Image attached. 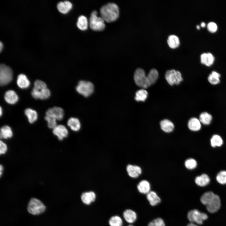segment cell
<instances>
[{"mask_svg": "<svg viewBox=\"0 0 226 226\" xmlns=\"http://www.w3.org/2000/svg\"><path fill=\"white\" fill-rule=\"evenodd\" d=\"M100 11L101 17L107 22L116 20L119 15V8L117 4L114 3H109L103 5Z\"/></svg>", "mask_w": 226, "mask_h": 226, "instance_id": "cell-2", "label": "cell"}, {"mask_svg": "<svg viewBox=\"0 0 226 226\" xmlns=\"http://www.w3.org/2000/svg\"><path fill=\"white\" fill-rule=\"evenodd\" d=\"M46 88H47L46 84L41 80H37L35 81L34 83L33 89L40 90Z\"/></svg>", "mask_w": 226, "mask_h": 226, "instance_id": "cell-39", "label": "cell"}, {"mask_svg": "<svg viewBox=\"0 0 226 226\" xmlns=\"http://www.w3.org/2000/svg\"><path fill=\"white\" fill-rule=\"evenodd\" d=\"M201 202L206 207L207 210L213 213L217 212L220 208L221 202L217 195L211 191L204 193L201 196Z\"/></svg>", "mask_w": 226, "mask_h": 226, "instance_id": "cell-1", "label": "cell"}, {"mask_svg": "<svg viewBox=\"0 0 226 226\" xmlns=\"http://www.w3.org/2000/svg\"><path fill=\"white\" fill-rule=\"evenodd\" d=\"M165 78L171 85L179 84L182 81L181 73L178 71L171 69L167 71L165 73Z\"/></svg>", "mask_w": 226, "mask_h": 226, "instance_id": "cell-8", "label": "cell"}, {"mask_svg": "<svg viewBox=\"0 0 226 226\" xmlns=\"http://www.w3.org/2000/svg\"><path fill=\"white\" fill-rule=\"evenodd\" d=\"M13 136V132L9 126H4L1 128L0 137L1 139H7L11 138Z\"/></svg>", "mask_w": 226, "mask_h": 226, "instance_id": "cell-25", "label": "cell"}, {"mask_svg": "<svg viewBox=\"0 0 226 226\" xmlns=\"http://www.w3.org/2000/svg\"><path fill=\"white\" fill-rule=\"evenodd\" d=\"M134 79L136 84L141 88L145 89L151 85L145 75L144 70L141 68L136 69L134 73Z\"/></svg>", "mask_w": 226, "mask_h": 226, "instance_id": "cell-5", "label": "cell"}, {"mask_svg": "<svg viewBox=\"0 0 226 226\" xmlns=\"http://www.w3.org/2000/svg\"><path fill=\"white\" fill-rule=\"evenodd\" d=\"M210 142L212 147L213 148L219 147L223 144V140L220 135L215 134L213 135L211 137Z\"/></svg>", "mask_w": 226, "mask_h": 226, "instance_id": "cell-23", "label": "cell"}, {"mask_svg": "<svg viewBox=\"0 0 226 226\" xmlns=\"http://www.w3.org/2000/svg\"><path fill=\"white\" fill-rule=\"evenodd\" d=\"M13 72L10 67L2 64L0 66V85L4 86L12 80Z\"/></svg>", "mask_w": 226, "mask_h": 226, "instance_id": "cell-7", "label": "cell"}, {"mask_svg": "<svg viewBox=\"0 0 226 226\" xmlns=\"http://www.w3.org/2000/svg\"><path fill=\"white\" fill-rule=\"evenodd\" d=\"M64 114L63 109L61 107L56 106L48 109L46 112V116L52 117L59 121L63 119Z\"/></svg>", "mask_w": 226, "mask_h": 226, "instance_id": "cell-11", "label": "cell"}, {"mask_svg": "<svg viewBox=\"0 0 226 226\" xmlns=\"http://www.w3.org/2000/svg\"><path fill=\"white\" fill-rule=\"evenodd\" d=\"M167 42L170 47L173 49L178 47L180 44L178 37L174 35H171L168 36Z\"/></svg>", "mask_w": 226, "mask_h": 226, "instance_id": "cell-28", "label": "cell"}, {"mask_svg": "<svg viewBox=\"0 0 226 226\" xmlns=\"http://www.w3.org/2000/svg\"><path fill=\"white\" fill-rule=\"evenodd\" d=\"M88 21L85 16L81 15L78 17L77 25L80 30H86L88 28Z\"/></svg>", "mask_w": 226, "mask_h": 226, "instance_id": "cell-29", "label": "cell"}, {"mask_svg": "<svg viewBox=\"0 0 226 226\" xmlns=\"http://www.w3.org/2000/svg\"><path fill=\"white\" fill-rule=\"evenodd\" d=\"M216 179L217 182L220 184H226V170L219 171L216 175Z\"/></svg>", "mask_w": 226, "mask_h": 226, "instance_id": "cell-36", "label": "cell"}, {"mask_svg": "<svg viewBox=\"0 0 226 226\" xmlns=\"http://www.w3.org/2000/svg\"><path fill=\"white\" fill-rule=\"evenodd\" d=\"M45 119L47 122V125L49 128L53 129L57 125L56 120L55 118L46 115L45 117Z\"/></svg>", "mask_w": 226, "mask_h": 226, "instance_id": "cell-38", "label": "cell"}, {"mask_svg": "<svg viewBox=\"0 0 226 226\" xmlns=\"http://www.w3.org/2000/svg\"><path fill=\"white\" fill-rule=\"evenodd\" d=\"M94 86L91 82L80 81L76 88L77 92L85 97L90 96L94 91Z\"/></svg>", "mask_w": 226, "mask_h": 226, "instance_id": "cell-6", "label": "cell"}, {"mask_svg": "<svg viewBox=\"0 0 226 226\" xmlns=\"http://www.w3.org/2000/svg\"><path fill=\"white\" fill-rule=\"evenodd\" d=\"M201 26L202 27L204 28L205 27L206 24L204 22H202L201 23Z\"/></svg>", "mask_w": 226, "mask_h": 226, "instance_id": "cell-46", "label": "cell"}, {"mask_svg": "<svg viewBox=\"0 0 226 226\" xmlns=\"http://www.w3.org/2000/svg\"><path fill=\"white\" fill-rule=\"evenodd\" d=\"M187 226H198L193 223H191L188 224Z\"/></svg>", "mask_w": 226, "mask_h": 226, "instance_id": "cell-44", "label": "cell"}, {"mask_svg": "<svg viewBox=\"0 0 226 226\" xmlns=\"http://www.w3.org/2000/svg\"><path fill=\"white\" fill-rule=\"evenodd\" d=\"M46 208L43 202L36 198H32L30 200L27 207L28 212L33 215H38L43 213Z\"/></svg>", "mask_w": 226, "mask_h": 226, "instance_id": "cell-3", "label": "cell"}, {"mask_svg": "<svg viewBox=\"0 0 226 226\" xmlns=\"http://www.w3.org/2000/svg\"><path fill=\"white\" fill-rule=\"evenodd\" d=\"M158 76V72L156 69L152 68L150 70L147 77L151 85L155 83Z\"/></svg>", "mask_w": 226, "mask_h": 226, "instance_id": "cell-32", "label": "cell"}, {"mask_svg": "<svg viewBox=\"0 0 226 226\" xmlns=\"http://www.w3.org/2000/svg\"><path fill=\"white\" fill-rule=\"evenodd\" d=\"M72 7V3L68 1L60 2L57 5V8L59 12L64 14L67 13Z\"/></svg>", "mask_w": 226, "mask_h": 226, "instance_id": "cell-20", "label": "cell"}, {"mask_svg": "<svg viewBox=\"0 0 226 226\" xmlns=\"http://www.w3.org/2000/svg\"><path fill=\"white\" fill-rule=\"evenodd\" d=\"M188 126L189 129L191 131H198L201 128V123L199 119L193 117L189 120Z\"/></svg>", "mask_w": 226, "mask_h": 226, "instance_id": "cell-18", "label": "cell"}, {"mask_svg": "<svg viewBox=\"0 0 226 226\" xmlns=\"http://www.w3.org/2000/svg\"><path fill=\"white\" fill-rule=\"evenodd\" d=\"M220 75L215 71H213L208 77L209 82L212 84L215 85L220 82Z\"/></svg>", "mask_w": 226, "mask_h": 226, "instance_id": "cell-35", "label": "cell"}, {"mask_svg": "<svg viewBox=\"0 0 226 226\" xmlns=\"http://www.w3.org/2000/svg\"><path fill=\"white\" fill-rule=\"evenodd\" d=\"M147 198L150 205L153 206L158 205L161 201L156 192L153 191H150L147 194Z\"/></svg>", "mask_w": 226, "mask_h": 226, "instance_id": "cell-19", "label": "cell"}, {"mask_svg": "<svg viewBox=\"0 0 226 226\" xmlns=\"http://www.w3.org/2000/svg\"><path fill=\"white\" fill-rule=\"evenodd\" d=\"M96 11L91 13L89 19V25L91 29L94 31H101L105 28L104 20L101 17H98Z\"/></svg>", "mask_w": 226, "mask_h": 226, "instance_id": "cell-4", "label": "cell"}, {"mask_svg": "<svg viewBox=\"0 0 226 226\" xmlns=\"http://www.w3.org/2000/svg\"><path fill=\"white\" fill-rule=\"evenodd\" d=\"M33 97L35 99H40L42 100L47 99L51 95L50 90L47 88L40 90L33 89L31 92Z\"/></svg>", "mask_w": 226, "mask_h": 226, "instance_id": "cell-13", "label": "cell"}, {"mask_svg": "<svg viewBox=\"0 0 226 226\" xmlns=\"http://www.w3.org/2000/svg\"><path fill=\"white\" fill-rule=\"evenodd\" d=\"M108 222L109 226H122L123 223L122 218L117 215L111 216L109 218Z\"/></svg>", "mask_w": 226, "mask_h": 226, "instance_id": "cell-31", "label": "cell"}, {"mask_svg": "<svg viewBox=\"0 0 226 226\" xmlns=\"http://www.w3.org/2000/svg\"><path fill=\"white\" fill-rule=\"evenodd\" d=\"M126 170L129 176L133 178L137 177L142 173V170L140 167L132 164L128 165Z\"/></svg>", "mask_w": 226, "mask_h": 226, "instance_id": "cell-16", "label": "cell"}, {"mask_svg": "<svg viewBox=\"0 0 226 226\" xmlns=\"http://www.w3.org/2000/svg\"><path fill=\"white\" fill-rule=\"evenodd\" d=\"M207 27L208 30L212 33L216 32L218 28L216 24L213 22H210L208 23Z\"/></svg>", "mask_w": 226, "mask_h": 226, "instance_id": "cell-41", "label": "cell"}, {"mask_svg": "<svg viewBox=\"0 0 226 226\" xmlns=\"http://www.w3.org/2000/svg\"><path fill=\"white\" fill-rule=\"evenodd\" d=\"M8 146L3 141H0V154L1 155L5 154L7 151Z\"/></svg>", "mask_w": 226, "mask_h": 226, "instance_id": "cell-42", "label": "cell"}, {"mask_svg": "<svg viewBox=\"0 0 226 226\" xmlns=\"http://www.w3.org/2000/svg\"><path fill=\"white\" fill-rule=\"evenodd\" d=\"M148 226H165V225L162 219L157 218L149 223Z\"/></svg>", "mask_w": 226, "mask_h": 226, "instance_id": "cell-40", "label": "cell"}, {"mask_svg": "<svg viewBox=\"0 0 226 226\" xmlns=\"http://www.w3.org/2000/svg\"><path fill=\"white\" fill-rule=\"evenodd\" d=\"M3 167L2 165H0V176H2L3 172Z\"/></svg>", "mask_w": 226, "mask_h": 226, "instance_id": "cell-43", "label": "cell"}, {"mask_svg": "<svg viewBox=\"0 0 226 226\" xmlns=\"http://www.w3.org/2000/svg\"><path fill=\"white\" fill-rule=\"evenodd\" d=\"M210 178L206 174L203 173L196 176L195 179V183L198 186H205L208 185L210 182Z\"/></svg>", "mask_w": 226, "mask_h": 226, "instance_id": "cell-14", "label": "cell"}, {"mask_svg": "<svg viewBox=\"0 0 226 226\" xmlns=\"http://www.w3.org/2000/svg\"><path fill=\"white\" fill-rule=\"evenodd\" d=\"M0 116H1L2 114V108H1V107H0Z\"/></svg>", "mask_w": 226, "mask_h": 226, "instance_id": "cell-47", "label": "cell"}, {"mask_svg": "<svg viewBox=\"0 0 226 226\" xmlns=\"http://www.w3.org/2000/svg\"><path fill=\"white\" fill-rule=\"evenodd\" d=\"M148 93L144 89H140L135 93V99L137 101H144L147 98Z\"/></svg>", "mask_w": 226, "mask_h": 226, "instance_id": "cell-34", "label": "cell"}, {"mask_svg": "<svg viewBox=\"0 0 226 226\" xmlns=\"http://www.w3.org/2000/svg\"><path fill=\"white\" fill-rule=\"evenodd\" d=\"M187 217L188 219L192 223L195 222L199 224H202L203 221L208 218L206 214L195 209L189 211Z\"/></svg>", "mask_w": 226, "mask_h": 226, "instance_id": "cell-9", "label": "cell"}, {"mask_svg": "<svg viewBox=\"0 0 226 226\" xmlns=\"http://www.w3.org/2000/svg\"><path fill=\"white\" fill-rule=\"evenodd\" d=\"M122 216L125 220L128 223H134L137 218L136 212L132 210L128 209L125 210L123 213Z\"/></svg>", "mask_w": 226, "mask_h": 226, "instance_id": "cell-15", "label": "cell"}, {"mask_svg": "<svg viewBox=\"0 0 226 226\" xmlns=\"http://www.w3.org/2000/svg\"><path fill=\"white\" fill-rule=\"evenodd\" d=\"M96 197V194L94 191H89L83 192L81 195L80 198L83 203L89 206L95 201Z\"/></svg>", "mask_w": 226, "mask_h": 226, "instance_id": "cell-10", "label": "cell"}, {"mask_svg": "<svg viewBox=\"0 0 226 226\" xmlns=\"http://www.w3.org/2000/svg\"><path fill=\"white\" fill-rule=\"evenodd\" d=\"M24 113L28 118L29 122L30 123L34 122L37 119V112L30 108L26 109L24 110Z\"/></svg>", "mask_w": 226, "mask_h": 226, "instance_id": "cell-30", "label": "cell"}, {"mask_svg": "<svg viewBox=\"0 0 226 226\" xmlns=\"http://www.w3.org/2000/svg\"><path fill=\"white\" fill-rule=\"evenodd\" d=\"M185 167L188 169L192 170L196 168L197 166V161L195 159L190 158L187 159L185 162Z\"/></svg>", "mask_w": 226, "mask_h": 226, "instance_id": "cell-37", "label": "cell"}, {"mask_svg": "<svg viewBox=\"0 0 226 226\" xmlns=\"http://www.w3.org/2000/svg\"><path fill=\"white\" fill-rule=\"evenodd\" d=\"M17 83L18 86L21 89H26L30 85V82L26 76L23 74H19L17 78Z\"/></svg>", "mask_w": 226, "mask_h": 226, "instance_id": "cell-21", "label": "cell"}, {"mask_svg": "<svg viewBox=\"0 0 226 226\" xmlns=\"http://www.w3.org/2000/svg\"><path fill=\"white\" fill-rule=\"evenodd\" d=\"M4 98L6 101L10 104H14L17 102L19 97L13 90H9L6 91L4 94Z\"/></svg>", "mask_w": 226, "mask_h": 226, "instance_id": "cell-17", "label": "cell"}, {"mask_svg": "<svg viewBox=\"0 0 226 226\" xmlns=\"http://www.w3.org/2000/svg\"><path fill=\"white\" fill-rule=\"evenodd\" d=\"M52 132L59 140H62L67 137L68 134L67 129L65 126L62 125H57L53 129Z\"/></svg>", "mask_w": 226, "mask_h": 226, "instance_id": "cell-12", "label": "cell"}, {"mask_svg": "<svg viewBox=\"0 0 226 226\" xmlns=\"http://www.w3.org/2000/svg\"><path fill=\"white\" fill-rule=\"evenodd\" d=\"M212 116L207 112L202 113L200 115L199 120L204 125H209L212 121Z\"/></svg>", "mask_w": 226, "mask_h": 226, "instance_id": "cell-33", "label": "cell"}, {"mask_svg": "<svg viewBox=\"0 0 226 226\" xmlns=\"http://www.w3.org/2000/svg\"><path fill=\"white\" fill-rule=\"evenodd\" d=\"M196 28H197V29L199 30L200 28V27L199 25H197L196 26Z\"/></svg>", "mask_w": 226, "mask_h": 226, "instance_id": "cell-48", "label": "cell"}, {"mask_svg": "<svg viewBox=\"0 0 226 226\" xmlns=\"http://www.w3.org/2000/svg\"><path fill=\"white\" fill-rule=\"evenodd\" d=\"M127 226H133V225H132V224H130V225H127Z\"/></svg>", "mask_w": 226, "mask_h": 226, "instance_id": "cell-49", "label": "cell"}, {"mask_svg": "<svg viewBox=\"0 0 226 226\" xmlns=\"http://www.w3.org/2000/svg\"><path fill=\"white\" fill-rule=\"evenodd\" d=\"M137 189L140 193L147 194L150 191V183L146 180H142L138 184Z\"/></svg>", "mask_w": 226, "mask_h": 226, "instance_id": "cell-24", "label": "cell"}, {"mask_svg": "<svg viewBox=\"0 0 226 226\" xmlns=\"http://www.w3.org/2000/svg\"><path fill=\"white\" fill-rule=\"evenodd\" d=\"M3 48V44L1 42H0V51H1Z\"/></svg>", "mask_w": 226, "mask_h": 226, "instance_id": "cell-45", "label": "cell"}, {"mask_svg": "<svg viewBox=\"0 0 226 226\" xmlns=\"http://www.w3.org/2000/svg\"><path fill=\"white\" fill-rule=\"evenodd\" d=\"M214 57L213 55L210 53H204L201 56V63L209 67L213 63Z\"/></svg>", "mask_w": 226, "mask_h": 226, "instance_id": "cell-22", "label": "cell"}, {"mask_svg": "<svg viewBox=\"0 0 226 226\" xmlns=\"http://www.w3.org/2000/svg\"><path fill=\"white\" fill-rule=\"evenodd\" d=\"M67 126L73 131L78 132L81 128V123L79 120L74 117L70 118L67 122Z\"/></svg>", "mask_w": 226, "mask_h": 226, "instance_id": "cell-26", "label": "cell"}, {"mask_svg": "<svg viewBox=\"0 0 226 226\" xmlns=\"http://www.w3.org/2000/svg\"><path fill=\"white\" fill-rule=\"evenodd\" d=\"M160 124L161 129L165 132H170L174 129V124L168 119H165L161 121Z\"/></svg>", "mask_w": 226, "mask_h": 226, "instance_id": "cell-27", "label": "cell"}]
</instances>
